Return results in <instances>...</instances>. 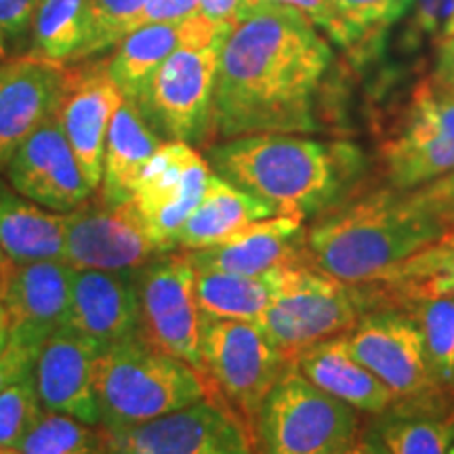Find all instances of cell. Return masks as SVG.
Segmentation results:
<instances>
[{
	"instance_id": "20",
	"label": "cell",
	"mask_w": 454,
	"mask_h": 454,
	"mask_svg": "<svg viewBox=\"0 0 454 454\" xmlns=\"http://www.w3.org/2000/svg\"><path fill=\"white\" fill-rule=\"evenodd\" d=\"M64 64L26 55L0 81V170L41 124L55 116L64 90Z\"/></svg>"
},
{
	"instance_id": "10",
	"label": "cell",
	"mask_w": 454,
	"mask_h": 454,
	"mask_svg": "<svg viewBox=\"0 0 454 454\" xmlns=\"http://www.w3.org/2000/svg\"><path fill=\"white\" fill-rule=\"evenodd\" d=\"M385 175L394 190L411 192L454 170V93L435 78L414 87L381 145Z\"/></svg>"
},
{
	"instance_id": "16",
	"label": "cell",
	"mask_w": 454,
	"mask_h": 454,
	"mask_svg": "<svg viewBox=\"0 0 454 454\" xmlns=\"http://www.w3.org/2000/svg\"><path fill=\"white\" fill-rule=\"evenodd\" d=\"M4 170L17 194L55 213H70L95 194L55 116L34 130Z\"/></svg>"
},
{
	"instance_id": "3",
	"label": "cell",
	"mask_w": 454,
	"mask_h": 454,
	"mask_svg": "<svg viewBox=\"0 0 454 454\" xmlns=\"http://www.w3.org/2000/svg\"><path fill=\"white\" fill-rule=\"evenodd\" d=\"M446 230L408 192L381 190L322 215L305 231V253L322 271L360 286L381 280Z\"/></svg>"
},
{
	"instance_id": "26",
	"label": "cell",
	"mask_w": 454,
	"mask_h": 454,
	"mask_svg": "<svg viewBox=\"0 0 454 454\" xmlns=\"http://www.w3.org/2000/svg\"><path fill=\"white\" fill-rule=\"evenodd\" d=\"M66 213H55L0 184V251L13 263L64 261Z\"/></svg>"
},
{
	"instance_id": "33",
	"label": "cell",
	"mask_w": 454,
	"mask_h": 454,
	"mask_svg": "<svg viewBox=\"0 0 454 454\" xmlns=\"http://www.w3.org/2000/svg\"><path fill=\"white\" fill-rule=\"evenodd\" d=\"M357 38V59L381 51L383 34L406 13L412 0H331Z\"/></svg>"
},
{
	"instance_id": "42",
	"label": "cell",
	"mask_w": 454,
	"mask_h": 454,
	"mask_svg": "<svg viewBox=\"0 0 454 454\" xmlns=\"http://www.w3.org/2000/svg\"><path fill=\"white\" fill-rule=\"evenodd\" d=\"M200 15L215 26L231 27L244 11V0H198Z\"/></svg>"
},
{
	"instance_id": "28",
	"label": "cell",
	"mask_w": 454,
	"mask_h": 454,
	"mask_svg": "<svg viewBox=\"0 0 454 454\" xmlns=\"http://www.w3.org/2000/svg\"><path fill=\"white\" fill-rule=\"evenodd\" d=\"M30 32L32 57L64 66L84 59L93 36L90 0H38Z\"/></svg>"
},
{
	"instance_id": "46",
	"label": "cell",
	"mask_w": 454,
	"mask_h": 454,
	"mask_svg": "<svg viewBox=\"0 0 454 454\" xmlns=\"http://www.w3.org/2000/svg\"><path fill=\"white\" fill-rule=\"evenodd\" d=\"M340 454H366V446H364V442H360V444H354V446H349L348 450H345V452H340Z\"/></svg>"
},
{
	"instance_id": "34",
	"label": "cell",
	"mask_w": 454,
	"mask_h": 454,
	"mask_svg": "<svg viewBox=\"0 0 454 454\" xmlns=\"http://www.w3.org/2000/svg\"><path fill=\"white\" fill-rule=\"evenodd\" d=\"M43 412L34 371L0 391V448H20Z\"/></svg>"
},
{
	"instance_id": "4",
	"label": "cell",
	"mask_w": 454,
	"mask_h": 454,
	"mask_svg": "<svg viewBox=\"0 0 454 454\" xmlns=\"http://www.w3.org/2000/svg\"><path fill=\"white\" fill-rule=\"evenodd\" d=\"M208 395L211 385L196 368L141 334L101 351L95 366V402L106 429L154 421Z\"/></svg>"
},
{
	"instance_id": "19",
	"label": "cell",
	"mask_w": 454,
	"mask_h": 454,
	"mask_svg": "<svg viewBox=\"0 0 454 454\" xmlns=\"http://www.w3.org/2000/svg\"><path fill=\"white\" fill-rule=\"evenodd\" d=\"M139 271L72 270L67 326L101 348L139 334Z\"/></svg>"
},
{
	"instance_id": "44",
	"label": "cell",
	"mask_w": 454,
	"mask_h": 454,
	"mask_svg": "<svg viewBox=\"0 0 454 454\" xmlns=\"http://www.w3.org/2000/svg\"><path fill=\"white\" fill-rule=\"evenodd\" d=\"M9 339H11L9 316H7V309H4L3 301H0V354H3L4 348L9 345Z\"/></svg>"
},
{
	"instance_id": "1",
	"label": "cell",
	"mask_w": 454,
	"mask_h": 454,
	"mask_svg": "<svg viewBox=\"0 0 454 454\" xmlns=\"http://www.w3.org/2000/svg\"><path fill=\"white\" fill-rule=\"evenodd\" d=\"M333 51L297 9L259 3L238 17L219 49L213 135L316 133V104Z\"/></svg>"
},
{
	"instance_id": "29",
	"label": "cell",
	"mask_w": 454,
	"mask_h": 454,
	"mask_svg": "<svg viewBox=\"0 0 454 454\" xmlns=\"http://www.w3.org/2000/svg\"><path fill=\"white\" fill-rule=\"evenodd\" d=\"M278 288V268L268 274L240 276L196 271V299L202 316L259 322Z\"/></svg>"
},
{
	"instance_id": "51",
	"label": "cell",
	"mask_w": 454,
	"mask_h": 454,
	"mask_svg": "<svg viewBox=\"0 0 454 454\" xmlns=\"http://www.w3.org/2000/svg\"><path fill=\"white\" fill-rule=\"evenodd\" d=\"M448 454H454V446H452V448H450V452H448Z\"/></svg>"
},
{
	"instance_id": "43",
	"label": "cell",
	"mask_w": 454,
	"mask_h": 454,
	"mask_svg": "<svg viewBox=\"0 0 454 454\" xmlns=\"http://www.w3.org/2000/svg\"><path fill=\"white\" fill-rule=\"evenodd\" d=\"M434 78L454 93V34L452 36L442 38L438 51V66H435Z\"/></svg>"
},
{
	"instance_id": "45",
	"label": "cell",
	"mask_w": 454,
	"mask_h": 454,
	"mask_svg": "<svg viewBox=\"0 0 454 454\" xmlns=\"http://www.w3.org/2000/svg\"><path fill=\"white\" fill-rule=\"evenodd\" d=\"M364 446H366V454H389L387 450H385V446L377 438L364 440Z\"/></svg>"
},
{
	"instance_id": "38",
	"label": "cell",
	"mask_w": 454,
	"mask_h": 454,
	"mask_svg": "<svg viewBox=\"0 0 454 454\" xmlns=\"http://www.w3.org/2000/svg\"><path fill=\"white\" fill-rule=\"evenodd\" d=\"M454 15V0H419L417 13L408 30L411 38L434 36L435 32L444 26V30L450 24Z\"/></svg>"
},
{
	"instance_id": "11",
	"label": "cell",
	"mask_w": 454,
	"mask_h": 454,
	"mask_svg": "<svg viewBox=\"0 0 454 454\" xmlns=\"http://www.w3.org/2000/svg\"><path fill=\"white\" fill-rule=\"evenodd\" d=\"M99 429L106 454H253V431L213 395L135 427Z\"/></svg>"
},
{
	"instance_id": "30",
	"label": "cell",
	"mask_w": 454,
	"mask_h": 454,
	"mask_svg": "<svg viewBox=\"0 0 454 454\" xmlns=\"http://www.w3.org/2000/svg\"><path fill=\"white\" fill-rule=\"evenodd\" d=\"M404 311L421 326L431 372L448 389L454 385V297L414 301Z\"/></svg>"
},
{
	"instance_id": "50",
	"label": "cell",
	"mask_w": 454,
	"mask_h": 454,
	"mask_svg": "<svg viewBox=\"0 0 454 454\" xmlns=\"http://www.w3.org/2000/svg\"><path fill=\"white\" fill-rule=\"evenodd\" d=\"M7 70H9V64L7 66H0V81H3V78H4V74H7Z\"/></svg>"
},
{
	"instance_id": "41",
	"label": "cell",
	"mask_w": 454,
	"mask_h": 454,
	"mask_svg": "<svg viewBox=\"0 0 454 454\" xmlns=\"http://www.w3.org/2000/svg\"><path fill=\"white\" fill-rule=\"evenodd\" d=\"M38 0H0V32L4 38L21 36L30 30Z\"/></svg>"
},
{
	"instance_id": "35",
	"label": "cell",
	"mask_w": 454,
	"mask_h": 454,
	"mask_svg": "<svg viewBox=\"0 0 454 454\" xmlns=\"http://www.w3.org/2000/svg\"><path fill=\"white\" fill-rule=\"evenodd\" d=\"M145 4L147 0H90L93 36H90L87 57L114 49L124 36L137 30L139 15Z\"/></svg>"
},
{
	"instance_id": "24",
	"label": "cell",
	"mask_w": 454,
	"mask_h": 454,
	"mask_svg": "<svg viewBox=\"0 0 454 454\" xmlns=\"http://www.w3.org/2000/svg\"><path fill=\"white\" fill-rule=\"evenodd\" d=\"M160 144L162 139L147 124L139 106L124 98L107 129L99 184L101 200L107 204L129 202Z\"/></svg>"
},
{
	"instance_id": "15",
	"label": "cell",
	"mask_w": 454,
	"mask_h": 454,
	"mask_svg": "<svg viewBox=\"0 0 454 454\" xmlns=\"http://www.w3.org/2000/svg\"><path fill=\"white\" fill-rule=\"evenodd\" d=\"M72 268L66 261L13 263L0 271V301L13 343L38 349L66 326L70 314Z\"/></svg>"
},
{
	"instance_id": "32",
	"label": "cell",
	"mask_w": 454,
	"mask_h": 454,
	"mask_svg": "<svg viewBox=\"0 0 454 454\" xmlns=\"http://www.w3.org/2000/svg\"><path fill=\"white\" fill-rule=\"evenodd\" d=\"M17 450L21 454H106L101 429L49 411L41 414Z\"/></svg>"
},
{
	"instance_id": "37",
	"label": "cell",
	"mask_w": 454,
	"mask_h": 454,
	"mask_svg": "<svg viewBox=\"0 0 454 454\" xmlns=\"http://www.w3.org/2000/svg\"><path fill=\"white\" fill-rule=\"evenodd\" d=\"M414 202L446 227L454 225V170L408 192Z\"/></svg>"
},
{
	"instance_id": "48",
	"label": "cell",
	"mask_w": 454,
	"mask_h": 454,
	"mask_svg": "<svg viewBox=\"0 0 454 454\" xmlns=\"http://www.w3.org/2000/svg\"><path fill=\"white\" fill-rule=\"evenodd\" d=\"M7 263H9V259L4 257V253H3V251H0V271H3L4 268H7Z\"/></svg>"
},
{
	"instance_id": "7",
	"label": "cell",
	"mask_w": 454,
	"mask_h": 454,
	"mask_svg": "<svg viewBox=\"0 0 454 454\" xmlns=\"http://www.w3.org/2000/svg\"><path fill=\"white\" fill-rule=\"evenodd\" d=\"M356 412L288 362L261 404L254 435L263 454H340L356 444Z\"/></svg>"
},
{
	"instance_id": "2",
	"label": "cell",
	"mask_w": 454,
	"mask_h": 454,
	"mask_svg": "<svg viewBox=\"0 0 454 454\" xmlns=\"http://www.w3.org/2000/svg\"><path fill=\"white\" fill-rule=\"evenodd\" d=\"M208 167L274 215L309 219L339 207L364 173V156L348 141H316L297 133L225 139L207 152Z\"/></svg>"
},
{
	"instance_id": "6",
	"label": "cell",
	"mask_w": 454,
	"mask_h": 454,
	"mask_svg": "<svg viewBox=\"0 0 454 454\" xmlns=\"http://www.w3.org/2000/svg\"><path fill=\"white\" fill-rule=\"evenodd\" d=\"M348 334L357 360L394 394L387 414L442 417L446 387L431 372L421 326L404 309L362 314Z\"/></svg>"
},
{
	"instance_id": "14",
	"label": "cell",
	"mask_w": 454,
	"mask_h": 454,
	"mask_svg": "<svg viewBox=\"0 0 454 454\" xmlns=\"http://www.w3.org/2000/svg\"><path fill=\"white\" fill-rule=\"evenodd\" d=\"M213 170L194 145L162 141L135 187L130 204L164 253L175 251V236L207 192Z\"/></svg>"
},
{
	"instance_id": "23",
	"label": "cell",
	"mask_w": 454,
	"mask_h": 454,
	"mask_svg": "<svg viewBox=\"0 0 454 454\" xmlns=\"http://www.w3.org/2000/svg\"><path fill=\"white\" fill-rule=\"evenodd\" d=\"M293 364L316 387L354 411L387 414L394 408V394L357 360L345 333L301 351Z\"/></svg>"
},
{
	"instance_id": "18",
	"label": "cell",
	"mask_w": 454,
	"mask_h": 454,
	"mask_svg": "<svg viewBox=\"0 0 454 454\" xmlns=\"http://www.w3.org/2000/svg\"><path fill=\"white\" fill-rule=\"evenodd\" d=\"M101 351L99 343L67 325L43 345L34 364V381L44 411L99 425L95 366Z\"/></svg>"
},
{
	"instance_id": "47",
	"label": "cell",
	"mask_w": 454,
	"mask_h": 454,
	"mask_svg": "<svg viewBox=\"0 0 454 454\" xmlns=\"http://www.w3.org/2000/svg\"><path fill=\"white\" fill-rule=\"evenodd\" d=\"M4 55H7V43H4V34L0 32V61L4 59Z\"/></svg>"
},
{
	"instance_id": "9",
	"label": "cell",
	"mask_w": 454,
	"mask_h": 454,
	"mask_svg": "<svg viewBox=\"0 0 454 454\" xmlns=\"http://www.w3.org/2000/svg\"><path fill=\"white\" fill-rule=\"evenodd\" d=\"M200 357L202 374L219 389L221 400L253 429L261 404L288 362L257 322L207 316H202Z\"/></svg>"
},
{
	"instance_id": "12",
	"label": "cell",
	"mask_w": 454,
	"mask_h": 454,
	"mask_svg": "<svg viewBox=\"0 0 454 454\" xmlns=\"http://www.w3.org/2000/svg\"><path fill=\"white\" fill-rule=\"evenodd\" d=\"M137 280L141 337L202 374V311L196 299L192 261L185 253H162L139 270Z\"/></svg>"
},
{
	"instance_id": "27",
	"label": "cell",
	"mask_w": 454,
	"mask_h": 454,
	"mask_svg": "<svg viewBox=\"0 0 454 454\" xmlns=\"http://www.w3.org/2000/svg\"><path fill=\"white\" fill-rule=\"evenodd\" d=\"M368 286L379 288L374 294H381L385 303L389 301L394 308H404L414 301L454 297V225L429 247L397 263L381 280L368 282Z\"/></svg>"
},
{
	"instance_id": "31",
	"label": "cell",
	"mask_w": 454,
	"mask_h": 454,
	"mask_svg": "<svg viewBox=\"0 0 454 454\" xmlns=\"http://www.w3.org/2000/svg\"><path fill=\"white\" fill-rule=\"evenodd\" d=\"M389 454H448L454 442L452 417H400L391 414L374 435Z\"/></svg>"
},
{
	"instance_id": "40",
	"label": "cell",
	"mask_w": 454,
	"mask_h": 454,
	"mask_svg": "<svg viewBox=\"0 0 454 454\" xmlns=\"http://www.w3.org/2000/svg\"><path fill=\"white\" fill-rule=\"evenodd\" d=\"M36 357L38 349L9 340V345L0 354V391L7 389L11 383H15L24 374L32 372L34 364H36Z\"/></svg>"
},
{
	"instance_id": "39",
	"label": "cell",
	"mask_w": 454,
	"mask_h": 454,
	"mask_svg": "<svg viewBox=\"0 0 454 454\" xmlns=\"http://www.w3.org/2000/svg\"><path fill=\"white\" fill-rule=\"evenodd\" d=\"M196 15H200L198 0H147L137 27L147 24H181Z\"/></svg>"
},
{
	"instance_id": "17",
	"label": "cell",
	"mask_w": 454,
	"mask_h": 454,
	"mask_svg": "<svg viewBox=\"0 0 454 454\" xmlns=\"http://www.w3.org/2000/svg\"><path fill=\"white\" fill-rule=\"evenodd\" d=\"M124 95L107 74L106 61L64 70V90L55 118L64 129L84 179L95 192L99 190L104 170L107 129Z\"/></svg>"
},
{
	"instance_id": "13",
	"label": "cell",
	"mask_w": 454,
	"mask_h": 454,
	"mask_svg": "<svg viewBox=\"0 0 454 454\" xmlns=\"http://www.w3.org/2000/svg\"><path fill=\"white\" fill-rule=\"evenodd\" d=\"M162 253L130 200L99 198L66 213L64 261L72 270L139 271Z\"/></svg>"
},
{
	"instance_id": "21",
	"label": "cell",
	"mask_w": 454,
	"mask_h": 454,
	"mask_svg": "<svg viewBox=\"0 0 454 454\" xmlns=\"http://www.w3.org/2000/svg\"><path fill=\"white\" fill-rule=\"evenodd\" d=\"M305 219L297 215H274L247 225L225 242L185 253L196 271L257 276L280 268L301 254Z\"/></svg>"
},
{
	"instance_id": "8",
	"label": "cell",
	"mask_w": 454,
	"mask_h": 454,
	"mask_svg": "<svg viewBox=\"0 0 454 454\" xmlns=\"http://www.w3.org/2000/svg\"><path fill=\"white\" fill-rule=\"evenodd\" d=\"M221 41L181 44L158 66L135 99L160 139L200 145L213 135V98Z\"/></svg>"
},
{
	"instance_id": "5",
	"label": "cell",
	"mask_w": 454,
	"mask_h": 454,
	"mask_svg": "<svg viewBox=\"0 0 454 454\" xmlns=\"http://www.w3.org/2000/svg\"><path fill=\"white\" fill-rule=\"evenodd\" d=\"M362 299L351 284L322 271L299 254L278 268V288L257 325L286 362L301 351L356 326Z\"/></svg>"
},
{
	"instance_id": "22",
	"label": "cell",
	"mask_w": 454,
	"mask_h": 454,
	"mask_svg": "<svg viewBox=\"0 0 454 454\" xmlns=\"http://www.w3.org/2000/svg\"><path fill=\"white\" fill-rule=\"evenodd\" d=\"M230 27L215 26L207 17L196 15L181 24H147L133 30L116 44L106 59L107 74L127 99H137L152 74L184 43L211 41Z\"/></svg>"
},
{
	"instance_id": "49",
	"label": "cell",
	"mask_w": 454,
	"mask_h": 454,
	"mask_svg": "<svg viewBox=\"0 0 454 454\" xmlns=\"http://www.w3.org/2000/svg\"><path fill=\"white\" fill-rule=\"evenodd\" d=\"M0 454H21L17 448H0Z\"/></svg>"
},
{
	"instance_id": "25",
	"label": "cell",
	"mask_w": 454,
	"mask_h": 454,
	"mask_svg": "<svg viewBox=\"0 0 454 454\" xmlns=\"http://www.w3.org/2000/svg\"><path fill=\"white\" fill-rule=\"evenodd\" d=\"M268 217H274L268 204L238 190L219 175H211L202 200L175 236V251L190 253L211 248L254 221Z\"/></svg>"
},
{
	"instance_id": "36",
	"label": "cell",
	"mask_w": 454,
	"mask_h": 454,
	"mask_svg": "<svg viewBox=\"0 0 454 454\" xmlns=\"http://www.w3.org/2000/svg\"><path fill=\"white\" fill-rule=\"evenodd\" d=\"M259 3H276L284 4V7L297 9L299 13H303L311 24L322 27L334 43L340 44L345 51H349L356 57L357 53V38L351 32L348 21L339 15V11L334 9L331 0H244V11L254 7ZM242 11V13H244Z\"/></svg>"
}]
</instances>
